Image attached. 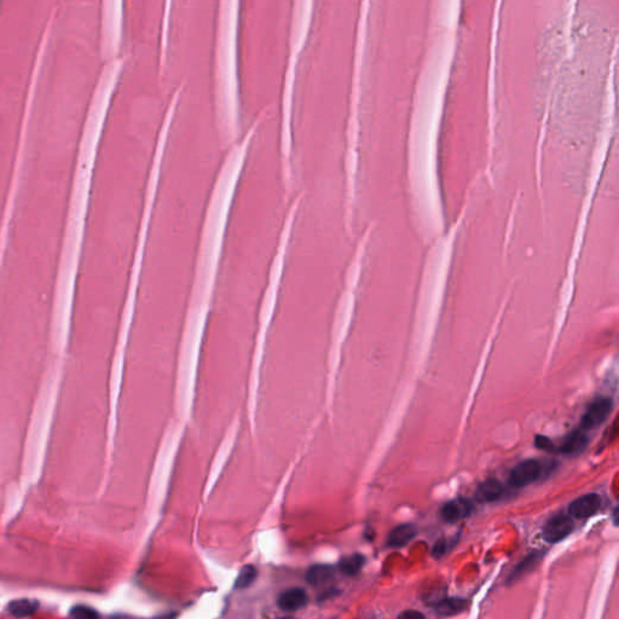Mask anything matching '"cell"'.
<instances>
[{
    "mask_svg": "<svg viewBox=\"0 0 619 619\" xmlns=\"http://www.w3.org/2000/svg\"><path fill=\"white\" fill-rule=\"evenodd\" d=\"M295 195L285 163L255 154L237 163L219 240L190 412L215 430L250 406L261 318Z\"/></svg>",
    "mask_w": 619,
    "mask_h": 619,
    "instance_id": "obj_1",
    "label": "cell"
},
{
    "mask_svg": "<svg viewBox=\"0 0 619 619\" xmlns=\"http://www.w3.org/2000/svg\"><path fill=\"white\" fill-rule=\"evenodd\" d=\"M346 229L320 217H296L285 234L244 433L252 467L275 477L294 467L325 417L328 300L345 252Z\"/></svg>",
    "mask_w": 619,
    "mask_h": 619,
    "instance_id": "obj_2",
    "label": "cell"
},
{
    "mask_svg": "<svg viewBox=\"0 0 619 619\" xmlns=\"http://www.w3.org/2000/svg\"><path fill=\"white\" fill-rule=\"evenodd\" d=\"M351 12L310 1L290 74L285 152L292 182L344 168Z\"/></svg>",
    "mask_w": 619,
    "mask_h": 619,
    "instance_id": "obj_3",
    "label": "cell"
},
{
    "mask_svg": "<svg viewBox=\"0 0 619 619\" xmlns=\"http://www.w3.org/2000/svg\"><path fill=\"white\" fill-rule=\"evenodd\" d=\"M307 8L303 0L236 1L233 112L242 143L263 114L287 104Z\"/></svg>",
    "mask_w": 619,
    "mask_h": 619,
    "instance_id": "obj_4",
    "label": "cell"
},
{
    "mask_svg": "<svg viewBox=\"0 0 619 619\" xmlns=\"http://www.w3.org/2000/svg\"><path fill=\"white\" fill-rule=\"evenodd\" d=\"M614 409V401L609 398H598L595 399L588 409L585 411L582 421H581V430H593L601 426L611 415V411Z\"/></svg>",
    "mask_w": 619,
    "mask_h": 619,
    "instance_id": "obj_5",
    "label": "cell"
},
{
    "mask_svg": "<svg viewBox=\"0 0 619 619\" xmlns=\"http://www.w3.org/2000/svg\"><path fill=\"white\" fill-rule=\"evenodd\" d=\"M542 474V465L537 460H526L520 462L513 468L509 482L514 487H528L536 482Z\"/></svg>",
    "mask_w": 619,
    "mask_h": 619,
    "instance_id": "obj_6",
    "label": "cell"
},
{
    "mask_svg": "<svg viewBox=\"0 0 619 619\" xmlns=\"http://www.w3.org/2000/svg\"><path fill=\"white\" fill-rule=\"evenodd\" d=\"M574 524L569 515L558 514L549 519L544 528V538L549 544H557L563 538L568 537L574 530Z\"/></svg>",
    "mask_w": 619,
    "mask_h": 619,
    "instance_id": "obj_7",
    "label": "cell"
},
{
    "mask_svg": "<svg viewBox=\"0 0 619 619\" xmlns=\"http://www.w3.org/2000/svg\"><path fill=\"white\" fill-rule=\"evenodd\" d=\"M601 507V498L596 493H588L574 500L570 504L569 512L571 517L577 519H587L593 517Z\"/></svg>",
    "mask_w": 619,
    "mask_h": 619,
    "instance_id": "obj_8",
    "label": "cell"
},
{
    "mask_svg": "<svg viewBox=\"0 0 619 619\" xmlns=\"http://www.w3.org/2000/svg\"><path fill=\"white\" fill-rule=\"evenodd\" d=\"M473 503L466 498H456L443 506L441 515L445 523L452 524L467 518L472 514Z\"/></svg>",
    "mask_w": 619,
    "mask_h": 619,
    "instance_id": "obj_9",
    "label": "cell"
},
{
    "mask_svg": "<svg viewBox=\"0 0 619 619\" xmlns=\"http://www.w3.org/2000/svg\"><path fill=\"white\" fill-rule=\"evenodd\" d=\"M588 436L584 433L583 430H577L563 439L560 447H555V452L568 455V456H576L585 450L588 447Z\"/></svg>",
    "mask_w": 619,
    "mask_h": 619,
    "instance_id": "obj_10",
    "label": "cell"
},
{
    "mask_svg": "<svg viewBox=\"0 0 619 619\" xmlns=\"http://www.w3.org/2000/svg\"><path fill=\"white\" fill-rule=\"evenodd\" d=\"M307 594L304 589L292 588L283 592L279 599V606L283 611H298L307 604Z\"/></svg>",
    "mask_w": 619,
    "mask_h": 619,
    "instance_id": "obj_11",
    "label": "cell"
},
{
    "mask_svg": "<svg viewBox=\"0 0 619 619\" xmlns=\"http://www.w3.org/2000/svg\"><path fill=\"white\" fill-rule=\"evenodd\" d=\"M417 535V528L412 524H403L393 528L388 538H387V546H390L392 548H399L404 547L410 542L412 538Z\"/></svg>",
    "mask_w": 619,
    "mask_h": 619,
    "instance_id": "obj_12",
    "label": "cell"
},
{
    "mask_svg": "<svg viewBox=\"0 0 619 619\" xmlns=\"http://www.w3.org/2000/svg\"><path fill=\"white\" fill-rule=\"evenodd\" d=\"M503 491L504 489L501 482L496 479H487L478 487L476 500L480 503L493 502L502 498Z\"/></svg>",
    "mask_w": 619,
    "mask_h": 619,
    "instance_id": "obj_13",
    "label": "cell"
},
{
    "mask_svg": "<svg viewBox=\"0 0 619 619\" xmlns=\"http://www.w3.org/2000/svg\"><path fill=\"white\" fill-rule=\"evenodd\" d=\"M541 559H542V554L539 553V552H535V553L530 554L528 557L524 559L523 561L519 563L518 566H517L512 574H511V576L508 577V585H512V584L517 583L520 579L525 577L526 574H531L533 570L537 568V565L539 563V561H541Z\"/></svg>",
    "mask_w": 619,
    "mask_h": 619,
    "instance_id": "obj_14",
    "label": "cell"
},
{
    "mask_svg": "<svg viewBox=\"0 0 619 619\" xmlns=\"http://www.w3.org/2000/svg\"><path fill=\"white\" fill-rule=\"evenodd\" d=\"M436 614L441 617H452L455 614H461L467 607V601L465 599H442L439 603L432 606Z\"/></svg>",
    "mask_w": 619,
    "mask_h": 619,
    "instance_id": "obj_15",
    "label": "cell"
},
{
    "mask_svg": "<svg viewBox=\"0 0 619 619\" xmlns=\"http://www.w3.org/2000/svg\"><path fill=\"white\" fill-rule=\"evenodd\" d=\"M36 609H38V603H36V601H33V600H16V601H12V603L9 605V611H10V614H12V616L17 617V618L28 617V616L34 614Z\"/></svg>",
    "mask_w": 619,
    "mask_h": 619,
    "instance_id": "obj_16",
    "label": "cell"
},
{
    "mask_svg": "<svg viewBox=\"0 0 619 619\" xmlns=\"http://www.w3.org/2000/svg\"><path fill=\"white\" fill-rule=\"evenodd\" d=\"M364 561H366V559L363 558L360 554H355V555H351V557L342 559L340 563L341 572L347 574V576H355L362 570L363 565H364Z\"/></svg>",
    "mask_w": 619,
    "mask_h": 619,
    "instance_id": "obj_17",
    "label": "cell"
},
{
    "mask_svg": "<svg viewBox=\"0 0 619 619\" xmlns=\"http://www.w3.org/2000/svg\"><path fill=\"white\" fill-rule=\"evenodd\" d=\"M331 576H333V570L328 566L320 565V566H314L309 570L307 581L312 585H320V584L328 582L331 579Z\"/></svg>",
    "mask_w": 619,
    "mask_h": 619,
    "instance_id": "obj_18",
    "label": "cell"
},
{
    "mask_svg": "<svg viewBox=\"0 0 619 619\" xmlns=\"http://www.w3.org/2000/svg\"><path fill=\"white\" fill-rule=\"evenodd\" d=\"M255 576H257V570L254 569L253 566H250V565L244 566V569L241 570L239 577L236 579V588L244 589L248 587L253 583Z\"/></svg>",
    "mask_w": 619,
    "mask_h": 619,
    "instance_id": "obj_19",
    "label": "cell"
},
{
    "mask_svg": "<svg viewBox=\"0 0 619 619\" xmlns=\"http://www.w3.org/2000/svg\"><path fill=\"white\" fill-rule=\"evenodd\" d=\"M71 617L73 619H98V614L87 606H75L71 609Z\"/></svg>",
    "mask_w": 619,
    "mask_h": 619,
    "instance_id": "obj_20",
    "label": "cell"
},
{
    "mask_svg": "<svg viewBox=\"0 0 619 619\" xmlns=\"http://www.w3.org/2000/svg\"><path fill=\"white\" fill-rule=\"evenodd\" d=\"M535 444H536V447H537L538 449H541V450L555 452V444H554L549 438H547V436H538L537 438H536Z\"/></svg>",
    "mask_w": 619,
    "mask_h": 619,
    "instance_id": "obj_21",
    "label": "cell"
},
{
    "mask_svg": "<svg viewBox=\"0 0 619 619\" xmlns=\"http://www.w3.org/2000/svg\"><path fill=\"white\" fill-rule=\"evenodd\" d=\"M447 550V542L445 539H441V541H438L436 544H434V547H433V550H432V554H433V557L436 559L442 558L443 555H445Z\"/></svg>",
    "mask_w": 619,
    "mask_h": 619,
    "instance_id": "obj_22",
    "label": "cell"
},
{
    "mask_svg": "<svg viewBox=\"0 0 619 619\" xmlns=\"http://www.w3.org/2000/svg\"><path fill=\"white\" fill-rule=\"evenodd\" d=\"M397 619H426L425 618V616L421 614V612H417V611H414V609H409V611H404V612H401L399 616H398V618Z\"/></svg>",
    "mask_w": 619,
    "mask_h": 619,
    "instance_id": "obj_23",
    "label": "cell"
},
{
    "mask_svg": "<svg viewBox=\"0 0 619 619\" xmlns=\"http://www.w3.org/2000/svg\"><path fill=\"white\" fill-rule=\"evenodd\" d=\"M617 511H618V509H617V508H616V509H614V524L618 523V520H617V514H618V513H617Z\"/></svg>",
    "mask_w": 619,
    "mask_h": 619,
    "instance_id": "obj_24",
    "label": "cell"
},
{
    "mask_svg": "<svg viewBox=\"0 0 619 619\" xmlns=\"http://www.w3.org/2000/svg\"><path fill=\"white\" fill-rule=\"evenodd\" d=\"M279 619H296V618H293V617H283V618H279Z\"/></svg>",
    "mask_w": 619,
    "mask_h": 619,
    "instance_id": "obj_25",
    "label": "cell"
}]
</instances>
